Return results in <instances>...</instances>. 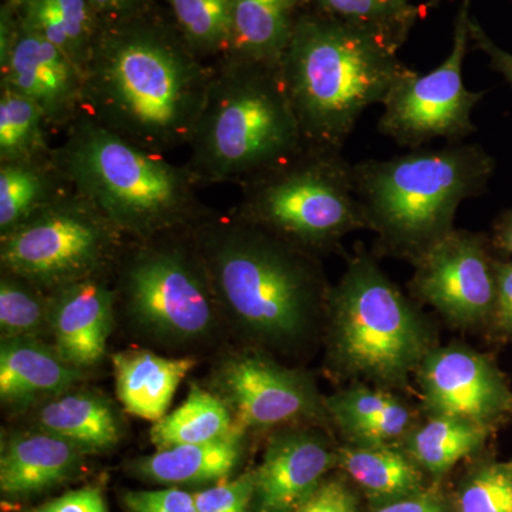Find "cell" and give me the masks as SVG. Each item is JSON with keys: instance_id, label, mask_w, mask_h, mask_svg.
Wrapping results in <instances>:
<instances>
[{"instance_id": "cell-20", "label": "cell", "mask_w": 512, "mask_h": 512, "mask_svg": "<svg viewBox=\"0 0 512 512\" xmlns=\"http://www.w3.org/2000/svg\"><path fill=\"white\" fill-rule=\"evenodd\" d=\"M116 393L124 409L138 419H163L174 394L197 365L194 357H164L146 349L111 355Z\"/></svg>"}, {"instance_id": "cell-4", "label": "cell", "mask_w": 512, "mask_h": 512, "mask_svg": "<svg viewBox=\"0 0 512 512\" xmlns=\"http://www.w3.org/2000/svg\"><path fill=\"white\" fill-rule=\"evenodd\" d=\"M55 147L57 167L131 241L191 231L214 211L188 170L101 126L86 113Z\"/></svg>"}, {"instance_id": "cell-32", "label": "cell", "mask_w": 512, "mask_h": 512, "mask_svg": "<svg viewBox=\"0 0 512 512\" xmlns=\"http://www.w3.org/2000/svg\"><path fill=\"white\" fill-rule=\"evenodd\" d=\"M320 12L357 25L382 30L404 42L416 19L409 0H316Z\"/></svg>"}, {"instance_id": "cell-41", "label": "cell", "mask_w": 512, "mask_h": 512, "mask_svg": "<svg viewBox=\"0 0 512 512\" xmlns=\"http://www.w3.org/2000/svg\"><path fill=\"white\" fill-rule=\"evenodd\" d=\"M497 301L494 316L505 335L512 338V262L495 261Z\"/></svg>"}, {"instance_id": "cell-33", "label": "cell", "mask_w": 512, "mask_h": 512, "mask_svg": "<svg viewBox=\"0 0 512 512\" xmlns=\"http://www.w3.org/2000/svg\"><path fill=\"white\" fill-rule=\"evenodd\" d=\"M458 512H512V461L487 463L468 474L457 497Z\"/></svg>"}, {"instance_id": "cell-19", "label": "cell", "mask_w": 512, "mask_h": 512, "mask_svg": "<svg viewBox=\"0 0 512 512\" xmlns=\"http://www.w3.org/2000/svg\"><path fill=\"white\" fill-rule=\"evenodd\" d=\"M83 370L67 363L43 339H2L0 397L12 406H29L53 399L82 382Z\"/></svg>"}, {"instance_id": "cell-15", "label": "cell", "mask_w": 512, "mask_h": 512, "mask_svg": "<svg viewBox=\"0 0 512 512\" xmlns=\"http://www.w3.org/2000/svg\"><path fill=\"white\" fill-rule=\"evenodd\" d=\"M417 376L430 417H457L491 429L512 412V393L500 370L464 346L431 349Z\"/></svg>"}, {"instance_id": "cell-35", "label": "cell", "mask_w": 512, "mask_h": 512, "mask_svg": "<svg viewBox=\"0 0 512 512\" xmlns=\"http://www.w3.org/2000/svg\"><path fill=\"white\" fill-rule=\"evenodd\" d=\"M254 494V471H249L235 480L197 491L194 500L198 512H251Z\"/></svg>"}, {"instance_id": "cell-31", "label": "cell", "mask_w": 512, "mask_h": 512, "mask_svg": "<svg viewBox=\"0 0 512 512\" xmlns=\"http://www.w3.org/2000/svg\"><path fill=\"white\" fill-rule=\"evenodd\" d=\"M0 330L2 339H43L50 335V293L2 272Z\"/></svg>"}, {"instance_id": "cell-37", "label": "cell", "mask_w": 512, "mask_h": 512, "mask_svg": "<svg viewBox=\"0 0 512 512\" xmlns=\"http://www.w3.org/2000/svg\"><path fill=\"white\" fill-rule=\"evenodd\" d=\"M123 505L128 512H198L194 494L180 488L127 491Z\"/></svg>"}, {"instance_id": "cell-11", "label": "cell", "mask_w": 512, "mask_h": 512, "mask_svg": "<svg viewBox=\"0 0 512 512\" xmlns=\"http://www.w3.org/2000/svg\"><path fill=\"white\" fill-rule=\"evenodd\" d=\"M470 0H464L454 26L453 49L433 72L407 73L383 101L377 128L399 146L420 150L436 140L447 144L476 133L474 107L485 96L464 84L463 66L470 45Z\"/></svg>"}, {"instance_id": "cell-23", "label": "cell", "mask_w": 512, "mask_h": 512, "mask_svg": "<svg viewBox=\"0 0 512 512\" xmlns=\"http://www.w3.org/2000/svg\"><path fill=\"white\" fill-rule=\"evenodd\" d=\"M299 5L301 0H231L232 37L227 57L281 66L301 18Z\"/></svg>"}, {"instance_id": "cell-21", "label": "cell", "mask_w": 512, "mask_h": 512, "mask_svg": "<svg viewBox=\"0 0 512 512\" xmlns=\"http://www.w3.org/2000/svg\"><path fill=\"white\" fill-rule=\"evenodd\" d=\"M245 430L204 444H184L157 450L130 464L141 480L157 484L218 483L234 473L244 453Z\"/></svg>"}, {"instance_id": "cell-46", "label": "cell", "mask_w": 512, "mask_h": 512, "mask_svg": "<svg viewBox=\"0 0 512 512\" xmlns=\"http://www.w3.org/2000/svg\"><path fill=\"white\" fill-rule=\"evenodd\" d=\"M431 2L437 3V2H440V0H431Z\"/></svg>"}, {"instance_id": "cell-17", "label": "cell", "mask_w": 512, "mask_h": 512, "mask_svg": "<svg viewBox=\"0 0 512 512\" xmlns=\"http://www.w3.org/2000/svg\"><path fill=\"white\" fill-rule=\"evenodd\" d=\"M117 292L114 274L94 276L50 293V338L59 355L86 372L106 356Z\"/></svg>"}, {"instance_id": "cell-13", "label": "cell", "mask_w": 512, "mask_h": 512, "mask_svg": "<svg viewBox=\"0 0 512 512\" xmlns=\"http://www.w3.org/2000/svg\"><path fill=\"white\" fill-rule=\"evenodd\" d=\"M495 261L484 235L453 229L414 262L413 291L456 325H477L494 316Z\"/></svg>"}, {"instance_id": "cell-16", "label": "cell", "mask_w": 512, "mask_h": 512, "mask_svg": "<svg viewBox=\"0 0 512 512\" xmlns=\"http://www.w3.org/2000/svg\"><path fill=\"white\" fill-rule=\"evenodd\" d=\"M338 456L322 434L291 429L275 434L254 471L252 512H295L322 484Z\"/></svg>"}, {"instance_id": "cell-26", "label": "cell", "mask_w": 512, "mask_h": 512, "mask_svg": "<svg viewBox=\"0 0 512 512\" xmlns=\"http://www.w3.org/2000/svg\"><path fill=\"white\" fill-rule=\"evenodd\" d=\"M336 456L339 466L379 503H390L421 491L423 476L416 461L390 446L355 444L340 448Z\"/></svg>"}, {"instance_id": "cell-3", "label": "cell", "mask_w": 512, "mask_h": 512, "mask_svg": "<svg viewBox=\"0 0 512 512\" xmlns=\"http://www.w3.org/2000/svg\"><path fill=\"white\" fill-rule=\"evenodd\" d=\"M192 234L222 315L272 345L305 335L329 295L315 255L231 215L212 214Z\"/></svg>"}, {"instance_id": "cell-29", "label": "cell", "mask_w": 512, "mask_h": 512, "mask_svg": "<svg viewBox=\"0 0 512 512\" xmlns=\"http://www.w3.org/2000/svg\"><path fill=\"white\" fill-rule=\"evenodd\" d=\"M53 130L39 106L8 89H0V163L53 156Z\"/></svg>"}, {"instance_id": "cell-38", "label": "cell", "mask_w": 512, "mask_h": 512, "mask_svg": "<svg viewBox=\"0 0 512 512\" xmlns=\"http://www.w3.org/2000/svg\"><path fill=\"white\" fill-rule=\"evenodd\" d=\"M25 512H110L100 488L82 487Z\"/></svg>"}, {"instance_id": "cell-40", "label": "cell", "mask_w": 512, "mask_h": 512, "mask_svg": "<svg viewBox=\"0 0 512 512\" xmlns=\"http://www.w3.org/2000/svg\"><path fill=\"white\" fill-rule=\"evenodd\" d=\"M100 25L110 26L150 12L153 0H86Z\"/></svg>"}, {"instance_id": "cell-25", "label": "cell", "mask_w": 512, "mask_h": 512, "mask_svg": "<svg viewBox=\"0 0 512 512\" xmlns=\"http://www.w3.org/2000/svg\"><path fill=\"white\" fill-rule=\"evenodd\" d=\"M25 26L86 69L101 28L86 0H30L19 6Z\"/></svg>"}, {"instance_id": "cell-10", "label": "cell", "mask_w": 512, "mask_h": 512, "mask_svg": "<svg viewBox=\"0 0 512 512\" xmlns=\"http://www.w3.org/2000/svg\"><path fill=\"white\" fill-rule=\"evenodd\" d=\"M130 241L73 188L28 221L0 235V265L47 293L111 275Z\"/></svg>"}, {"instance_id": "cell-43", "label": "cell", "mask_w": 512, "mask_h": 512, "mask_svg": "<svg viewBox=\"0 0 512 512\" xmlns=\"http://www.w3.org/2000/svg\"><path fill=\"white\" fill-rule=\"evenodd\" d=\"M376 512H446L443 501L437 495L420 493L382 504Z\"/></svg>"}, {"instance_id": "cell-14", "label": "cell", "mask_w": 512, "mask_h": 512, "mask_svg": "<svg viewBox=\"0 0 512 512\" xmlns=\"http://www.w3.org/2000/svg\"><path fill=\"white\" fill-rule=\"evenodd\" d=\"M214 393L227 403L242 430L271 429L326 410L308 376L259 353L222 360L214 373Z\"/></svg>"}, {"instance_id": "cell-30", "label": "cell", "mask_w": 512, "mask_h": 512, "mask_svg": "<svg viewBox=\"0 0 512 512\" xmlns=\"http://www.w3.org/2000/svg\"><path fill=\"white\" fill-rule=\"evenodd\" d=\"M188 46L205 62H221L231 50V0H167Z\"/></svg>"}, {"instance_id": "cell-44", "label": "cell", "mask_w": 512, "mask_h": 512, "mask_svg": "<svg viewBox=\"0 0 512 512\" xmlns=\"http://www.w3.org/2000/svg\"><path fill=\"white\" fill-rule=\"evenodd\" d=\"M495 248L512 255V210L505 211L494 225Z\"/></svg>"}, {"instance_id": "cell-24", "label": "cell", "mask_w": 512, "mask_h": 512, "mask_svg": "<svg viewBox=\"0 0 512 512\" xmlns=\"http://www.w3.org/2000/svg\"><path fill=\"white\" fill-rule=\"evenodd\" d=\"M70 190L72 185L53 156L0 163V235L19 227Z\"/></svg>"}, {"instance_id": "cell-8", "label": "cell", "mask_w": 512, "mask_h": 512, "mask_svg": "<svg viewBox=\"0 0 512 512\" xmlns=\"http://www.w3.org/2000/svg\"><path fill=\"white\" fill-rule=\"evenodd\" d=\"M328 301L333 355L348 372L399 384L429 355L419 313L366 252L350 259Z\"/></svg>"}, {"instance_id": "cell-18", "label": "cell", "mask_w": 512, "mask_h": 512, "mask_svg": "<svg viewBox=\"0 0 512 512\" xmlns=\"http://www.w3.org/2000/svg\"><path fill=\"white\" fill-rule=\"evenodd\" d=\"M83 453L72 443L45 430L13 434L0 457V491L5 497H35L76 476Z\"/></svg>"}, {"instance_id": "cell-36", "label": "cell", "mask_w": 512, "mask_h": 512, "mask_svg": "<svg viewBox=\"0 0 512 512\" xmlns=\"http://www.w3.org/2000/svg\"><path fill=\"white\" fill-rule=\"evenodd\" d=\"M412 424V412L394 400L382 413L359 424L346 436L357 446H389L402 437Z\"/></svg>"}, {"instance_id": "cell-5", "label": "cell", "mask_w": 512, "mask_h": 512, "mask_svg": "<svg viewBox=\"0 0 512 512\" xmlns=\"http://www.w3.org/2000/svg\"><path fill=\"white\" fill-rule=\"evenodd\" d=\"M303 146L281 66L232 57L214 63L185 163L201 188L241 187Z\"/></svg>"}, {"instance_id": "cell-22", "label": "cell", "mask_w": 512, "mask_h": 512, "mask_svg": "<svg viewBox=\"0 0 512 512\" xmlns=\"http://www.w3.org/2000/svg\"><path fill=\"white\" fill-rule=\"evenodd\" d=\"M36 429L56 434L84 454L104 453L117 446L121 426L109 400L93 392H69L42 404L35 417Z\"/></svg>"}, {"instance_id": "cell-9", "label": "cell", "mask_w": 512, "mask_h": 512, "mask_svg": "<svg viewBox=\"0 0 512 512\" xmlns=\"http://www.w3.org/2000/svg\"><path fill=\"white\" fill-rule=\"evenodd\" d=\"M114 286L134 325L171 345L211 338L222 315L192 229L130 239L114 271Z\"/></svg>"}, {"instance_id": "cell-6", "label": "cell", "mask_w": 512, "mask_h": 512, "mask_svg": "<svg viewBox=\"0 0 512 512\" xmlns=\"http://www.w3.org/2000/svg\"><path fill=\"white\" fill-rule=\"evenodd\" d=\"M494 170L485 148L461 143L353 164L367 228L413 262L453 231L461 202L484 194Z\"/></svg>"}, {"instance_id": "cell-39", "label": "cell", "mask_w": 512, "mask_h": 512, "mask_svg": "<svg viewBox=\"0 0 512 512\" xmlns=\"http://www.w3.org/2000/svg\"><path fill=\"white\" fill-rule=\"evenodd\" d=\"M295 512H356V500L339 481L322 483Z\"/></svg>"}, {"instance_id": "cell-12", "label": "cell", "mask_w": 512, "mask_h": 512, "mask_svg": "<svg viewBox=\"0 0 512 512\" xmlns=\"http://www.w3.org/2000/svg\"><path fill=\"white\" fill-rule=\"evenodd\" d=\"M0 89L35 101L53 133H66L86 113L83 70L25 26L18 6L8 2L0 23Z\"/></svg>"}, {"instance_id": "cell-1", "label": "cell", "mask_w": 512, "mask_h": 512, "mask_svg": "<svg viewBox=\"0 0 512 512\" xmlns=\"http://www.w3.org/2000/svg\"><path fill=\"white\" fill-rule=\"evenodd\" d=\"M214 64L180 30L150 12L101 28L84 69L86 114L140 147L167 156L188 147Z\"/></svg>"}, {"instance_id": "cell-7", "label": "cell", "mask_w": 512, "mask_h": 512, "mask_svg": "<svg viewBox=\"0 0 512 512\" xmlns=\"http://www.w3.org/2000/svg\"><path fill=\"white\" fill-rule=\"evenodd\" d=\"M229 215L313 255L367 228L353 164L342 150L308 144L242 184Z\"/></svg>"}, {"instance_id": "cell-27", "label": "cell", "mask_w": 512, "mask_h": 512, "mask_svg": "<svg viewBox=\"0 0 512 512\" xmlns=\"http://www.w3.org/2000/svg\"><path fill=\"white\" fill-rule=\"evenodd\" d=\"M238 429L241 427L218 394L192 384L184 403L154 423L150 437L157 450H163L184 444L211 443Z\"/></svg>"}, {"instance_id": "cell-45", "label": "cell", "mask_w": 512, "mask_h": 512, "mask_svg": "<svg viewBox=\"0 0 512 512\" xmlns=\"http://www.w3.org/2000/svg\"><path fill=\"white\" fill-rule=\"evenodd\" d=\"M6 2L13 3V5L16 6H22L25 5V3L30 2V0H6Z\"/></svg>"}, {"instance_id": "cell-34", "label": "cell", "mask_w": 512, "mask_h": 512, "mask_svg": "<svg viewBox=\"0 0 512 512\" xmlns=\"http://www.w3.org/2000/svg\"><path fill=\"white\" fill-rule=\"evenodd\" d=\"M394 400L393 396L380 390L355 387L333 394L325 400V406L343 433L348 434L359 424L382 413Z\"/></svg>"}, {"instance_id": "cell-2", "label": "cell", "mask_w": 512, "mask_h": 512, "mask_svg": "<svg viewBox=\"0 0 512 512\" xmlns=\"http://www.w3.org/2000/svg\"><path fill=\"white\" fill-rule=\"evenodd\" d=\"M402 43L320 10L301 15L281 72L305 144L342 150L363 113L412 72L397 57Z\"/></svg>"}, {"instance_id": "cell-28", "label": "cell", "mask_w": 512, "mask_h": 512, "mask_svg": "<svg viewBox=\"0 0 512 512\" xmlns=\"http://www.w3.org/2000/svg\"><path fill=\"white\" fill-rule=\"evenodd\" d=\"M490 429L457 417L431 416L426 424L413 430L407 439L409 456L440 477L458 461L470 456L483 446Z\"/></svg>"}, {"instance_id": "cell-42", "label": "cell", "mask_w": 512, "mask_h": 512, "mask_svg": "<svg viewBox=\"0 0 512 512\" xmlns=\"http://www.w3.org/2000/svg\"><path fill=\"white\" fill-rule=\"evenodd\" d=\"M470 42H473L477 49L488 57L491 69L500 73L512 86L511 53L505 52L501 47L495 45L493 40L484 32V29L481 28L480 23L473 18H470Z\"/></svg>"}]
</instances>
